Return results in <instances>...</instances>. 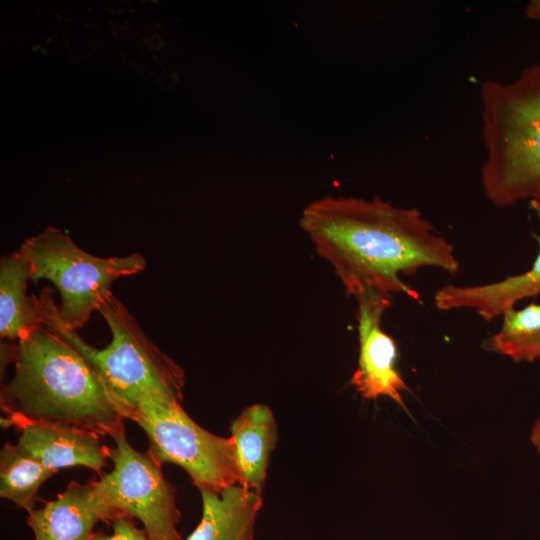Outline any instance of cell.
<instances>
[{
  "label": "cell",
  "instance_id": "1",
  "mask_svg": "<svg viewBox=\"0 0 540 540\" xmlns=\"http://www.w3.org/2000/svg\"><path fill=\"white\" fill-rule=\"evenodd\" d=\"M300 227L351 297L367 287L418 300V292L402 275L423 267L450 274L460 270L453 245L417 208L398 207L379 197L320 198L304 208Z\"/></svg>",
  "mask_w": 540,
  "mask_h": 540
},
{
  "label": "cell",
  "instance_id": "2",
  "mask_svg": "<svg viewBox=\"0 0 540 540\" xmlns=\"http://www.w3.org/2000/svg\"><path fill=\"white\" fill-rule=\"evenodd\" d=\"M14 365L0 392L3 427L65 425L100 436L125 428V413L101 377L50 328L39 326L19 340Z\"/></svg>",
  "mask_w": 540,
  "mask_h": 540
},
{
  "label": "cell",
  "instance_id": "3",
  "mask_svg": "<svg viewBox=\"0 0 540 540\" xmlns=\"http://www.w3.org/2000/svg\"><path fill=\"white\" fill-rule=\"evenodd\" d=\"M480 102L487 200L506 208L540 197V62L511 82H480Z\"/></svg>",
  "mask_w": 540,
  "mask_h": 540
},
{
  "label": "cell",
  "instance_id": "4",
  "mask_svg": "<svg viewBox=\"0 0 540 540\" xmlns=\"http://www.w3.org/2000/svg\"><path fill=\"white\" fill-rule=\"evenodd\" d=\"M42 325L70 344L96 371L130 419L139 398L159 391L182 398L184 372L143 332L126 306L113 295L97 311L112 334L110 344L97 349L61 320L49 288L38 297Z\"/></svg>",
  "mask_w": 540,
  "mask_h": 540
},
{
  "label": "cell",
  "instance_id": "5",
  "mask_svg": "<svg viewBox=\"0 0 540 540\" xmlns=\"http://www.w3.org/2000/svg\"><path fill=\"white\" fill-rule=\"evenodd\" d=\"M18 251L29 261L31 280H50L61 294L58 313L77 330L111 293L112 283L143 271L146 260L138 253L101 258L79 248L60 229L49 227L26 239Z\"/></svg>",
  "mask_w": 540,
  "mask_h": 540
},
{
  "label": "cell",
  "instance_id": "6",
  "mask_svg": "<svg viewBox=\"0 0 540 540\" xmlns=\"http://www.w3.org/2000/svg\"><path fill=\"white\" fill-rule=\"evenodd\" d=\"M182 398L159 392L144 393L130 420L148 438V453L160 465L180 466L200 489L221 491L240 484L231 437L217 436L198 425L185 412Z\"/></svg>",
  "mask_w": 540,
  "mask_h": 540
},
{
  "label": "cell",
  "instance_id": "7",
  "mask_svg": "<svg viewBox=\"0 0 540 540\" xmlns=\"http://www.w3.org/2000/svg\"><path fill=\"white\" fill-rule=\"evenodd\" d=\"M109 459L113 469L92 481L96 495L123 515L137 518L150 540H182L176 491L161 465L128 441L125 428L113 434Z\"/></svg>",
  "mask_w": 540,
  "mask_h": 540
},
{
  "label": "cell",
  "instance_id": "8",
  "mask_svg": "<svg viewBox=\"0 0 540 540\" xmlns=\"http://www.w3.org/2000/svg\"><path fill=\"white\" fill-rule=\"evenodd\" d=\"M352 297L357 303L359 357L351 384L365 399L388 397L406 410L402 393L409 389L396 368L397 347L382 329L392 296L364 287Z\"/></svg>",
  "mask_w": 540,
  "mask_h": 540
},
{
  "label": "cell",
  "instance_id": "9",
  "mask_svg": "<svg viewBox=\"0 0 540 540\" xmlns=\"http://www.w3.org/2000/svg\"><path fill=\"white\" fill-rule=\"evenodd\" d=\"M120 515L96 495L92 481H71L56 499L28 512L27 524L35 540H88L98 522Z\"/></svg>",
  "mask_w": 540,
  "mask_h": 540
},
{
  "label": "cell",
  "instance_id": "10",
  "mask_svg": "<svg viewBox=\"0 0 540 540\" xmlns=\"http://www.w3.org/2000/svg\"><path fill=\"white\" fill-rule=\"evenodd\" d=\"M17 430V446L47 468L58 472L61 468L82 466L100 476L103 474L110 447L101 441L102 436L72 426L53 424H27Z\"/></svg>",
  "mask_w": 540,
  "mask_h": 540
},
{
  "label": "cell",
  "instance_id": "11",
  "mask_svg": "<svg viewBox=\"0 0 540 540\" xmlns=\"http://www.w3.org/2000/svg\"><path fill=\"white\" fill-rule=\"evenodd\" d=\"M540 220V197L529 201ZM539 253L530 269L503 280L470 286L448 284L434 294L439 310L471 309L486 321L502 316L518 301L540 294V236L535 235Z\"/></svg>",
  "mask_w": 540,
  "mask_h": 540
},
{
  "label": "cell",
  "instance_id": "12",
  "mask_svg": "<svg viewBox=\"0 0 540 540\" xmlns=\"http://www.w3.org/2000/svg\"><path fill=\"white\" fill-rule=\"evenodd\" d=\"M202 517L187 540H255L261 494L240 484L221 491L200 489Z\"/></svg>",
  "mask_w": 540,
  "mask_h": 540
},
{
  "label": "cell",
  "instance_id": "13",
  "mask_svg": "<svg viewBox=\"0 0 540 540\" xmlns=\"http://www.w3.org/2000/svg\"><path fill=\"white\" fill-rule=\"evenodd\" d=\"M230 430L240 485L261 494L270 455L277 442L273 413L266 405L254 404L232 421Z\"/></svg>",
  "mask_w": 540,
  "mask_h": 540
},
{
  "label": "cell",
  "instance_id": "14",
  "mask_svg": "<svg viewBox=\"0 0 540 540\" xmlns=\"http://www.w3.org/2000/svg\"><path fill=\"white\" fill-rule=\"evenodd\" d=\"M31 280L29 261L13 252L0 261V336L20 340L42 326L38 297H28L27 282Z\"/></svg>",
  "mask_w": 540,
  "mask_h": 540
},
{
  "label": "cell",
  "instance_id": "15",
  "mask_svg": "<svg viewBox=\"0 0 540 540\" xmlns=\"http://www.w3.org/2000/svg\"><path fill=\"white\" fill-rule=\"evenodd\" d=\"M55 473L7 442L0 452V496L30 512L40 487Z\"/></svg>",
  "mask_w": 540,
  "mask_h": 540
},
{
  "label": "cell",
  "instance_id": "16",
  "mask_svg": "<svg viewBox=\"0 0 540 540\" xmlns=\"http://www.w3.org/2000/svg\"><path fill=\"white\" fill-rule=\"evenodd\" d=\"M500 330L486 340V347L515 362L540 358V305L511 308L503 315Z\"/></svg>",
  "mask_w": 540,
  "mask_h": 540
},
{
  "label": "cell",
  "instance_id": "17",
  "mask_svg": "<svg viewBox=\"0 0 540 540\" xmlns=\"http://www.w3.org/2000/svg\"><path fill=\"white\" fill-rule=\"evenodd\" d=\"M113 533L108 535L101 531L93 532L88 540H150L143 528L126 515H120L112 521Z\"/></svg>",
  "mask_w": 540,
  "mask_h": 540
},
{
  "label": "cell",
  "instance_id": "18",
  "mask_svg": "<svg viewBox=\"0 0 540 540\" xmlns=\"http://www.w3.org/2000/svg\"><path fill=\"white\" fill-rule=\"evenodd\" d=\"M524 15L528 19L540 21V0L529 1L524 8Z\"/></svg>",
  "mask_w": 540,
  "mask_h": 540
},
{
  "label": "cell",
  "instance_id": "19",
  "mask_svg": "<svg viewBox=\"0 0 540 540\" xmlns=\"http://www.w3.org/2000/svg\"><path fill=\"white\" fill-rule=\"evenodd\" d=\"M531 441L540 454V419L534 424L531 432Z\"/></svg>",
  "mask_w": 540,
  "mask_h": 540
}]
</instances>
